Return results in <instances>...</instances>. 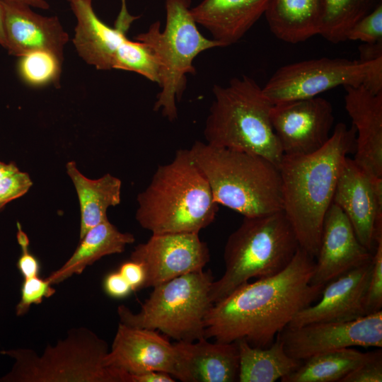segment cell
<instances>
[{"label": "cell", "mask_w": 382, "mask_h": 382, "mask_svg": "<svg viewBox=\"0 0 382 382\" xmlns=\"http://www.w3.org/2000/svg\"><path fill=\"white\" fill-rule=\"evenodd\" d=\"M130 285L132 291L142 289L145 281L143 266L134 260L123 262L118 270Z\"/></svg>", "instance_id": "cell-37"}, {"label": "cell", "mask_w": 382, "mask_h": 382, "mask_svg": "<svg viewBox=\"0 0 382 382\" xmlns=\"http://www.w3.org/2000/svg\"><path fill=\"white\" fill-rule=\"evenodd\" d=\"M372 262V272L364 303L366 315L381 311L382 308V233L376 238Z\"/></svg>", "instance_id": "cell-30"}, {"label": "cell", "mask_w": 382, "mask_h": 382, "mask_svg": "<svg viewBox=\"0 0 382 382\" xmlns=\"http://www.w3.org/2000/svg\"><path fill=\"white\" fill-rule=\"evenodd\" d=\"M214 101L207 116L206 143L260 155L277 167L284 155L270 119L273 104L250 77L214 85Z\"/></svg>", "instance_id": "cell-5"}, {"label": "cell", "mask_w": 382, "mask_h": 382, "mask_svg": "<svg viewBox=\"0 0 382 382\" xmlns=\"http://www.w3.org/2000/svg\"><path fill=\"white\" fill-rule=\"evenodd\" d=\"M356 131L337 123L327 143L306 155H283L278 166L283 212L299 247L315 259L327 211L348 154L355 149Z\"/></svg>", "instance_id": "cell-2"}, {"label": "cell", "mask_w": 382, "mask_h": 382, "mask_svg": "<svg viewBox=\"0 0 382 382\" xmlns=\"http://www.w3.org/2000/svg\"><path fill=\"white\" fill-rule=\"evenodd\" d=\"M0 45L4 48L6 47V38L4 24V8L2 0H0Z\"/></svg>", "instance_id": "cell-40"}, {"label": "cell", "mask_w": 382, "mask_h": 382, "mask_svg": "<svg viewBox=\"0 0 382 382\" xmlns=\"http://www.w3.org/2000/svg\"><path fill=\"white\" fill-rule=\"evenodd\" d=\"M235 342L238 350L240 382H274L295 371L302 363L286 354L279 334L265 348L253 347L243 340Z\"/></svg>", "instance_id": "cell-26"}, {"label": "cell", "mask_w": 382, "mask_h": 382, "mask_svg": "<svg viewBox=\"0 0 382 382\" xmlns=\"http://www.w3.org/2000/svg\"><path fill=\"white\" fill-rule=\"evenodd\" d=\"M71 256L47 279L51 284H59L74 274H80L101 257L122 253L126 246L135 241L129 233L120 231L108 219L90 228Z\"/></svg>", "instance_id": "cell-24"}, {"label": "cell", "mask_w": 382, "mask_h": 382, "mask_svg": "<svg viewBox=\"0 0 382 382\" xmlns=\"http://www.w3.org/2000/svg\"><path fill=\"white\" fill-rule=\"evenodd\" d=\"M359 50L361 62H369L382 57V42L363 43L359 45Z\"/></svg>", "instance_id": "cell-39"}, {"label": "cell", "mask_w": 382, "mask_h": 382, "mask_svg": "<svg viewBox=\"0 0 382 382\" xmlns=\"http://www.w3.org/2000/svg\"><path fill=\"white\" fill-rule=\"evenodd\" d=\"M191 0H165L166 25L161 30L159 21L135 40L146 45L158 62L161 91L154 105L170 122L178 117L176 102L186 87V76L195 74V58L201 52L224 46L204 37L198 30L191 13Z\"/></svg>", "instance_id": "cell-8"}, {"label": "cell", "mask_w": 382, "mask_h": 382, "mask_svg": "<svg viewBox=\"0 0 382 382\" xmlns=\"http://www.w3.org/2000/svg\"><path fill=\"white\" fill-rule=\"evenodd\" d=\"M17 241L21 248V254L17 261V268L23 279L39 276L40 263L37 257L29 251V239L23 231L21 225L17 222Z\"/></svg>", "instance_id": "cell-35"}, {"label": "cell", "mask_w": 382, "mask_h": 382, "mask_svg": "<svg viewBox=\"0 0 382 382\" xmlns=\"http://www.w3.org/2000/svg\"><path fill=\"white\" fill-rule=\"evenodd\" d=\"M92 0L70 2L76 18L73 43L79 55L98 70L115 67L117 57L128 40L127 29L103 23L92 7Z\"/></svg>", "instance_id": "cell-20"}, {"label": "cell", "mask_w": 382, "mask_h": 382, "mask_svg": "<svg viewBox=\"0 0 382 382\" xmlns=\"http://www.w3.org/2000/svg\"><path fill=\"white\" fill-rule=\"evenodd\" d=\"M127 382H174L175 378L171 375L161 371H146L138 374L127 373Z\"/></svg>", "instance_id": "cell-38"}, {"label": "cell", "mask_w": 382, "mask_h": 382, "mask_svg": "<svg viewBox=\"0 0 382 382\" xmlns=\"http://www.w3.org/2000/svg\"><path fill=\"white\" fill-rule=\"evenodd\" d=\"M381 0H323L319 35L332 43L347 40L349 30Z\"/></svg>", "instance_id": "cell-28"}, {"label": "cell", "mask_w": 382, "mask_h": 382, "mask_svg": "<svg viewBox=\"0 0 382 382\" xmlns=\"http://www.w3.org/2000/svg\"><path fill=\"white\" fill-rule=\"evenodd\" d=\"M207 244L199 233H152L137 245L130 260L140 263L145 272L142 289L154 287L177 277L202 270L209 261Z\"/></svg>", "instance_id": "cell-12"}, {"label": "cell", "mask_w": 382, "mask_h": 382, "mask_svg": "<svg viewBox=\"0 0 382 382\" xmlns=\"http://www.w3.org/2000/svg\"><path fill=\"white\" fill-rule=\"evenodd\" d=\"M103 287L105 293L115 299L125 298L132 291L129 283L119 271L111 272L105 277Z\"/></svg>", "instance_id": "cell-36"}, {"label": "cell", "mask_w": 382, "mask_h": 382, "mask_svg": "<svg viewBox=\"0 0 382 382\" xmlns=\"http://www.w3.org/2000/svg\"><path fill=\"white\" fill-rule=\"evenodd\" d=\"M264 14L277 38L302 42L320 33L323 0H270Z\"/></svg>", "instance_id": "cell-23"}, {"label": "cell", "mask_w": 382, "mask_h": 382, "mask_svg": "<svg viewBox=\"0 0 382 382\" xmlns=\"http://www.w3.org/2000/svg\"><path fill=\"white\" fill-rule=\"evenodd\" d=\"M69 3L77 0H67Z\"/></svg>", "instance_id": "cell-44"}, {"label": "cell", "mask_w": 382, "mask_h": 382, "mask_svg": "<svg viewBox=\"0 0 382 382\" xmlns=\"http://www.w3.org/2000/svg\"><path fill=\"white\" fill-rule=\"evenodd\" d=\"M18 58V74L28 86L41 87L59 83L63 57L51 51L35 50Z\"/></svg>", "instance_id": "cell-29"}, {"label": "cell", "mask_w": 382, "mask_h": 382, "mask_svg": "<svg viewBox=\"0 0 382 382\" xmlns=\"http://www.w3.org/2000/svg\"><path fill=\"white\" fill-rule=\"evenodd\" d=\"M52 284L39 276L23 279L21 289V297L16 306L17 316H24L33 304H39L43 299L55 293Z\"/></svg>", "instance_id": "cell-31"}, {"label": "cell", "mask_w": 382, "mask_h": 382, "mask_svg": "<svg viewBox=\"0 0 382 382\" xmlns=\"http://www.w3.org/2000/svg\"><path fill=\"white\" fill-rule=\"evenodd\" d=\"M347 40L363 43L382 42V1L349 30Z\"/></svg>", "instance_id": "cell-32"}, {"label": "cell", "mask_w": 382, "mask_h": 382, "mask_svg": "<svg viewBox=\"0 0 382 382\" xmlns=\"http://www.w3.org/2000/svg\"><path fill=\"white\" fill-rule=\"evenodd\" d=\"M270 0H202L191 8L197 25L224 47L238 42L265 13Z\"/></svg>", "instance_id": "cell-22"}, {"label": "cell", "mask_w": 382, "mask_h": 382, "mask_svg": "<svg viewBox=\"0 0 382 382\" xmlns=\"http://www.w3.org/2000/svg\"><path fill=\"white\" fill-rule=\"evenodd\" d=\"M108 352L107 342L89 329H71L41 355L30 349L1 350L13 364L0 382H126V372L105 366Z\"/></svg>", "instance_id": "cell-7"}, {"label": "cell", "mask_w": 382, "mask_h": 382, "mask_svg": "<svg viewBox=\"0 0 382 382\" xmlns=\"http://www.w3.org/2000/svg\"><path fill=\"white\" fill-rule=\"evenodd\" d=\"M270 119L284 155H306L330 139L335 117L331 103L313 97L273 104Z\"/></svg>", "instance_id": "cell-13"}, {"label": "cell", "mask_w": 382, "mask_h": 382, "mask_svg": "<svg viewBox=\"0 0 382 382\" xmlns=\"http://www.w3.org/2000/svg\"><path fill=\"white\" fill-rule=\"evenodd\" d=\"M372 267L371 260L326 284L321 299L299 311L287 327L346 322L366 316L364 303Z\"/></svg>", "instance_id": "cell-18"}, {"label": "cell", "mask_w": 382, "mask_h": 382, "mask_svg": "<svg viewBox=\"0 0 382 382\" xmlns=\"http://www.w3.org/2000/svg\"><path fill=\"white\" fill-rule=\"evenodd\" d=\"M279 335L286 354L304 361L316 354L354 346L382 347V311L346 322L286 327Z\"/></svg>", "instance_id": "cell-11"}, {"label": "cell", "mask_w": 382, "mask_h": 382, "mask_svg": "<svg viewBox=\"0 0 382 382\" xmlns=\"http://www.w3.org/2000/svg\"><path fill=\"white\" fill-rule=\"evenodd\" d=\"M180 354L179 376L183 382L238 381L239 356L233 342L212 343L207 338L175 343Z\"/></svg>", "instance_id": "cell-21"}, {"label": "cell", "mask_w": 382, "mask_h": 382, "mask_svg": "<svg viewBox=\"0 0 382 382\" xmlns=\"http://www.w3.org/2000/svg\"><path fill=\"white\" fill-rule=\"evenodd\" d=\"M332 202L349 220L359 241L373 252L382 233V189L374 186L358 165L347 157Z\"/></svg>", "instance_id": "cell-15"}, {"label": "cell", "mask_w": 382, "mask_h": 382, "mask_svg": "<svg viewBox=\"0 0 382 382\" xmlns=\"http://www.w3.org/2000/svg\"><path fill=\"white\" fill-rule=\"evenodd\" d=\"M299 248L294 229L283 210L244 217L226 241L225 270L211 285V302L214 304L221 301L253 278H265L280 272Z\"/></svg>", "instance_id": "cell-6"}, {"label": "cell", "mask_w": 382, "mask_h": 382, "mask_svg": "<svg viewBox=\"0 0 382 382\" xmlns=\"http://www.w3.org/2000/svg\"><path fill=\"white\" fill-rule=\"evenodd\" d=\"M6 47L10 54L20 57L35 50H48L63 57L69 40L59 18L43 16L26 4L2 0Z\"/></svg>", "instance_id": "cell-19"}, {"label": "cell", "mask_w": 382, "mask_h": 382, "mask_svg": "<svg viewBox=\"0 0 382 382\" xmlns=\"http://www.w3.org/2000/svg\"><path fill=\"white\" fill-rule=\"evenodd\" d=\"M382 352H371L368 359L347 374L340 382H381Z\"/></svg>", "instance_id": "cell-34"}, {"label": "cell", "mask_w": 382, "mask_h": 382, "mask_svg": "<svg viewBox=\"0 0 382 382\" xmlns=\"http://www.w3.org/2000/svg\"><path fill=\"white\" fill-rule=\"evenodd\" d=\"M382 92V57L369 62L321 57L279 68L262 88L272 104L316 97L339 86Z\"/></svg>", "instance_id": "cell-10"}, {"label": "cell", "mask_w": 382, "mask_h": 382, "mask_svg": "<svg viewBox=\"0 0 382 382\" xmlns=\"http://www.w3.org/2000/svg\"><path fill=\"white\" fill-rule=\"evenodd\" d=\"M373 252L358 240L343 211L332 203L324 218L320 244L311 283L325 285L372 260Z\"/></svg>", "instance_id": "cell-16"}, {"label": "cell", "mask_w": 382, "mask_h": 382, "mask_svg": "<svg viewBox=\"0 0 382 382\" xmlns=\"http://www.w3.org/2000/svg\"><path fill=\"white\" fill-rule=\"evenodd\" d=\"M192 157L206 177L218 204L244 217L283 210L278 167L250 152L195 141Z\"/></svg>", "instance_id": "cell-4"}, {"label": "cell", "mask_w": 382, "mask_h": 382, "mask_svg": "<svg viewBox=\"0 0 382 382\" xmlns=\"http://www.w3.org/2000/svg\"><path fill=\"white\" fill-rule=\"evenodd\" d=\"M371 352H362L351 347L316 354L302 361L282 382H336L364 362Z\"/></svg>", "instance_id": "cell-27"}, {"label": "cell", "mask_w": 382, "mask_h": 382, "mask_svg": "<svg viewBox=\"0 0 382 382\" xmlns=\"http://www.w3.org/2000/svg\"><path fill=\"white\" fill-rule=\"evenodd\" d=\"M6 1H14L26 4L31 7L38 8L44 10L50 8V5L46 0H6Z\"/></svg>", "instance_id": "cell-42"}, {"label": "cell", "mask_w": 382, "mask_h": 382, "mask_svg": "<svg viewBox=\"0 0 382 382\" xmlns=\"http://www.w3.org/2000/svg\"><path fill=\"white\" fill-rule=\"evenodd\" d=\"M33 185L27 173L20 170L0 179V210L11 201L28 192Z\"/></svg>", "instance_id": "cell-33"}, {"label": "cell", "mask_w": 382, "mask_h": 382, "mask_svg": "<svg viewBox=\"0 0 382 382\" xmlns=\"http://www.w3.org/2000/svg\"><path fill=\"white\" fill-rule=\"evenodd\" d=\"M103 364L129 374L155 371L178 379L180 354L175 345L156 330L120 323Z\"/></svg>", "instance_id": "cell-14"}, {"label": "cell", "mask_w": 382, "mask_h": 382, "mask_svg": "<svg viewBox=\"0 0 382 382\" xmlns=\"http://www.w3.org/2000/svg\"><path fill=\"white\" fill-rule=\"evenodd\" d=\"M19 170L15 163H5L0 161V179Z\"/></svg>", "instance_id": "cell-41"}, {"label": "cell", "mask_w": 382, "mask_h": 382, "mask_svg": "<svg viewBox=\"0 0 382 382\" xmlns=\"http://www.w3.org/2000/svg\"><path fill=\"white\" fill-rule=\"evenodd\" d=\"M137 202L136 219L152 233H199L219 210L190 149L178 150L170 162L157 168Z\"/></svg>", "instance_id": "cell-3"}, {"label": "cell", "mask_w": 382, "mask_h": 382, "mask_svg": "<svg viewBox=\"0 0 382 382\" xmlns=\"http://www.w3.org/2000/svg\"><path fill=\"white\" fill-rule=\"evenodd\" d=\"M315 261L299 247L280 272L248 282L214 303L205 318V338L269 347L299 311L320 297L325 285L311 283Z\"/></svg>", "instance_id": "cell-1"}, {"label": "cell", "mask_w": 382, "mask_h": 382, "mask_svg": "<svg viewBox=\"0 0 382 382\" xmlns=\"http://www.w3.org/2000/svg\"><path fill=\"white\" fill-rule=\"evenodd\" d=\"M344 88L345 109L356 131L353 160L382 189V92L363 85Z\"/></svg>", "instance_id": "cell-17"}, {"label": "cell", "mask_w": 382, "mask_h": 382, "mask_svg": "<svg viewBox=\"0 0 382 382\" xmlns=\"http://www.w3.org/2000/svg\"><path fill=\"white\" fill-rule=\"evenodd\" d=\"M213 281L212 272L202 270L158 284L138 313L118 306L120 323L158 330L177 342L204 338L205 318L213 305L209 299Z\"/></svg>", "instance_id": "cell-9"}, {"label": "cell", "mask_w": 382, "mask_h": 382, "mask_svg": "<svg viewBox=\"0 0 382 382\" xmlns=\"http://www.w3.org/2000/svg\"><path fill=\"white\" fill-rule=\"evenodd\" d=\"M66 170L79 201L81 238L90 228L108 219L110 207L120 203L122 182L109 173L96 180L89 179L78 170L74 161L68 162Z\"/></svg>", "instance_id": "cell-25"}, {"label": "cell", "mask_w": 382, "mask_h": 382, "mask_svg": "<svg viewBox=\"0 0 382 382\" xmlns=\"http://www.w3.org/2000/svg\"><path fill=\"white\" fill-rule=\"evenodd\" d=\"M122 1V6H121V8L122 9H125L127 8V6H126V0H121Z\"/></svg>", "instance_id": "cell-43"}]
</instances>
